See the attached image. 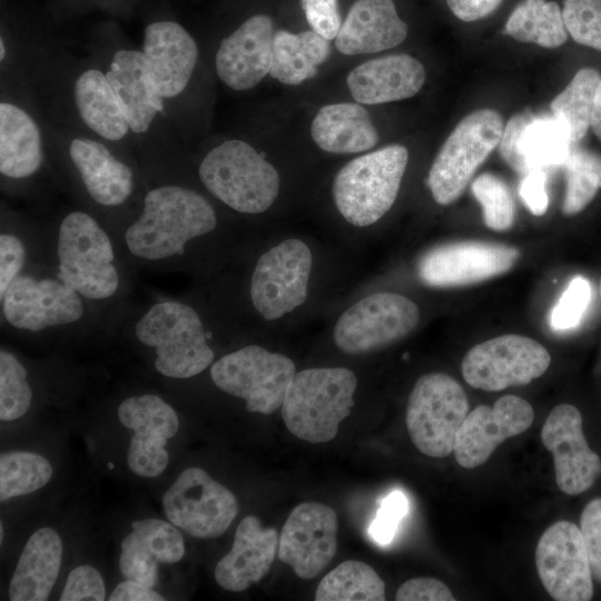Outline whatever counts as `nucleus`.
<instances>
[{
    "mask_svg": "<svg viewBox=\"0 0 601 601\" xmlns=\"http://www.w3.org/2000/svg\"><path fill=\"white\" fill-rule=\"evenodd\" d=\"M539 578L556 601H589L593 578L580 528L558 521L540 536L535 548Z\"/></svg>",
    "mask_w": 601,
    "mask_h": 601,
    "instance_id": "14",
    "label": "nucleus"
},
{
    "mask_svg": "<svg viewBox=\"0 0 601 601\" xmlns=\"http://www.w3.org/2000/svg\"><path fill=\"white\" fill-rule=\"evenodd\" d=\"M275 529H264L254 515L238 523L231 549L215 566V580L224 590L242 592L260 581L270 570L278 551Z\"/></svg>",
    "mask_w": 601,
    "mask_h": 601,
    "instance_id": "26",
    "label": "nucleus"
},
{
    "mask_svg": "<svg viewBox=\"0 0 601 601\" xmlns=\"http://www.w3.org/2000/svg\"><path fill=\"white\" fill-rule=\"evenodd\" d=\"M71 97L78 119L91 136L108 144L132 137L104 69H81L72 80Z\"/></svg>",
    "mask_w": 601,
    "mask_h": 601,
    "instance_id": "29",
    "label": "nucleus"
},
{
    "mask_svg": "<svg viewBox=\"0 0 601 601\" xmlns=\"http://www.w3.org/2000/svg\"><path fill=\"white\" fill-rule=\"evenodd\" d=\"M138 341L154 348L155 368L170 378H189L214 362L203 322L189 305L166 300L152 305L137 322Z\"/></svg>",
    "mask_w": 601,
    "mask_h": 601,
    "instance_id": "5",
    "label": "nucleus"
},
{
    "mask_svg": "<svg viewBox=\"0 0 601 601\" xmlns=\"http://www.w3.org/2000/svg\"><path fill=\"white\" fill-rule=\"evenodd\" d=\"M504 32L518 41L544 48L560 47L568 38L559 4L546 0L521 1L510 14Z\"/></svg>",
    "mask_w": 601,
    "mask_h": 601,
    "instance_id": "34",
    "label": "nucleus"
},
{
    "mask_svg": "<svg viewBox=\"0 0 601 601\" xmlns=\"http://www.w3.org/2000/svg\"><path fill=\"white\" fill-rule=\"evenodd\" d=\"M469 414L462 386L447 374L428 373L414 384L406 405V428L415 447L431 457L449 456Z\"/></svg>",
    "mask_w": 601,
    "mask_h": 601,
    "instance_id": "7",
    "label": "nucleus"
},
{
    "mask_svg": "<svg viewBox=\"0 0 601 601\" xmlns=\"http://www.w3.org/2000/svg\"><path fill=\"white\" fill-rule=\"evenodd\" d=\"M600 79L601 76L597 70L582 68L551 102L553 116L568 125L572 142L581 140L590 128Z\"/></svg>",
    "mask_w": 601,
    "mask_h": 601,
    "instance_id": "36",
    "label": "nucleus"
},
{
    "mask_svg": "<svg viewBox=\"0 0 601 601\" xmlns=\"http://www.w3.org/2000/svg\"><path fill=\"white\" fill-rule=\"evenodd\" d=\"M502 0H446L452 13L462 21H475L482 19L501 4Z\"/></svg>",
    "mask_w": 601,
    "mask_h": 601,
    "instance_id": "52",
    "label": "nucleus"
},
{
    "mask_svg": "<svg viewBox=\"0 0 601 601\" xmlns=\"http://www.w3.org/2000/svg\"><path fill=\"white\" fill-rule=\"evenodd\" d=\"M591 285L583 276L571 279L550 314V325L563 332L577 327L591 300Z\"/></svg>",
    "mask_w": 601,
    "mask_h": 601,
    "instance_id": "43",
    "label": "nucleus"
},
{
    "mask_svg": "<svg viewBox=\"0 0 601 601\" xmlns=\"http://www.w3.org/2000/svg\"><path fill=\"white\" fill-rule=\"evenodd\" d=\"M519 258L512 246L487 242H459L427 250L418 260L420 279L432 287L479 283L510 270Z\"/></svg>",
    "mask_w": 601,
    "mask_h": 601,
    "instance_id": "16",
    "label": "nucleus"
},
{
    "mask_svg": "<svg viewBox=\"0 0 601 601\" xmlns=\"http://www.w3.org/2000/svg\"><path fill=\"white\" fill-rule=\"evenodd\" d=\"M397 601H454L451 590L434 578H414L404 582L396 591Z\"/></svg>",
    "mask_w": 601,
    "mask_h": 601,
    "instance_id": "50",
    "label": "nucleus"
},
{
    "mask_svg": "<svg viewBox=\"0 0 601 601\" xmlns=\"http://www.w3.org/2000/svg\"><path fill=\"white\" fill-rule=\"evenodd\" d=\"M106 599V587L100 572L89 565L81 564L72 569L65 582L60 601H102Z\"/></svg>",
    "mask_w": 601,
    "mask_h": 601,
    "instance_id": "46",
    "label": "nucleus"
},
{
    "mask_svg": "<svg viewBox=\"0 0 601 601\" xmlns=\"http://www.w3.org/2000/svg\"><path fill=\"white\" fill-rule=\"evenodd\" d=\"M43 137L39 122L20 104L0 102V173L9 179L33 176L43 162Z\"/></svg>",
    "mask_w": 601,
    "mask_h": 601,
    "instance_id": "31",
    "label": "nucleus"
},
{
    "mask_svg": "<svg viewBox=\"0 0 601 601\" xmlns=\"http://www.w3.org/2000/svg\"><path fill=\"white\" fill-rule=\"evenodd\" d=\"M63 544L49 526L35 531L24 544L9 583L11 601L48 600L59 575Z\"/></svg>",
    "mask_w": 601,
    "mask_h": 601,
    "instance_id": "30",
    "label": "nucleus"
},
{
    "mask_svg": "<svg viewBox=\"0 0 601 601\" xmlns=\"http://www.w3.org/2000/svg\"><path fill=\"white\" fill-rule=\"evenodd\" d=\"M127 118L132 137L148 138L167 115L164 98L157 91L144 52L119 48L104 69Z\"/></svg>",
    "mask_w": 601,
    "mask_h": 601,
    "instance_id": "22",
    "label": "nucleus"
},
{
    "mask_svg": "<svg viewBox=\"0 0 601 601\" xmlns=\"http://www.w3.org/2000/svg\"><path fill=\"white\" fill-rule=\"evenodd\" d=\"M520 196L533 215L545 214L549 206L545 171L536 169L524 175L520 186Z\"/></svg>",
    "mask_w": 601,
    "mask_h": 601,
    "instance_id": "51",
    "label": "nucleus"
},
{
    "mask_svg": "<svg viewBox=\"0 0 601 601\" xmlns=\"http://www.w3.org/2000/svg\"><path fill=\"white\" fill-rule=\"evenodd\" d=\"M120 423L132 432L127 451L129 470L141 477H157L169 463L166 445L179 430L173 406L155 394L127 397L117 410Z\"/></svg>",
    "mask_w": 601,
    "mask_h": 601,
    "instance_id": "15",
    "label": "nucleus"
},
{
    "mask_svg": "<svg viewBox=\"0 0 601 601\" xmlns=\"http://www.w3.org/2000/svg\"><path fill=\"white\" fill-rule=\"evenodd\" d=\"M131 532L159 563L174 564L185 555V541L171 522L147 518L131 522Z\"/></svg>",
    "mask_w": 601,
    "mask_h": 601,
    "instance_id": "41",
    "label": "nucleus"
},
{
    "mask_svg": "<svg viewBox=\"0 0 601 601\" xmlns=\"http://www.w3.org/2000/svg\"><path fill=\"white\" fill-rule=\"evenodd\" d=\"M26 259L23 243L13 234L0 235V296L2 297L12 283L20 275Z\"/></svg>",
    "mask_w": 601,
    "mask_h": 601,
    "instance_id": "49",
    "label": "nucleus"
},
{
    "mask_svg": "<svg viewBox=\"0 0 601 601\" xmlns=\"http://www.w3.org/2000/svg\"><path fill=\"white\" fill-rule=\"evenodd\" d=\"M355 374L345 367H313L296 372L282 405L287 430L309 443L333 440L354 406Z\"/></svg>",
    "mask_w": 601,
    "mask_h": 601,
    "instance_id": "2",
    "label": "nucleus"
},
{
    "mask_svg": "<svg viewBox=\"0 0 601 601\" xmlns=\"http://www.w3.org/2000/svg\"><path fill=\"white\" fill-rule=\"evenodd\" d=\"M599 294H600V298H601V278H600V284H599Z\"/></svg>",
    "mask_w": 601,
    "mask_h": 601,
    "instance_id": "57",
    "label": "nucleus"
},
{
    "mask_svg": "<svg viewBox=\"0 0 601 601\" xmlns=\"http://www.w3.org/2000/svg\"><path fill=\"white\" fill-rule=\"evenodd\" d=\"M566 188L562 211L566 216L582 211L601 188V156L584 149H572L563 165Z\"/></svg>",
    "mask_w": 601,
    "mask_h": 601,
    "instance_id": "38",
    "label": "nucleus"
},
{
    "mask_svg": "<svg viewBox=\"0 0 601 601\" xmlns=\"http://www.w3.org/2000/svg\"><path fill=\"white\" fill-rule=\"evenodd\" d=\"M407 30L393 0H356L342 22L335 46L347 56L375 53L402 43Z\"/></svg>",
    "mask_w": 601,
    "mask_h": 601,
    "instance_id": "28",
    "label": "nucleus"
},
{
    "mask_svg": "<svg viewBox=\"0 0 601 601\" xmlns=\"http://www.w3.org/2000/svg\"><path fill=\"white\" fill-rule=\"evenodd\" d=\"M418 321L420 309L410 298L377 292L364 296L338 317L333 339L346 354H364L404 338Z\"/></svg>",
    "mask_w": 601,
    "mask_h": 601,
    "instance_id": "10",
    "label": "nucleus"
},
{
    "mask_svg": "<svg viewBox=\"0 0 601 601\" xmlns=\"http://www.w3.org/2000/svg\"><path fill=\"white\" fill-rule=\"evenodd\" d=\"M7 58H8V48H7V45H6V41H4L3 37H1V39H0V60H1V65L3 63V61H6Z\"/></svg>",
    "mask_w": 601,
    "mask_h": 601,
    "instance_id": "55",
    "label": "nucleus"
},
{
    "mask_svg": "<svg viewBox=\"0 0 601 601\" xmlns=\"http://www.w3.org/2000/svg\"><path fill=\"white\" fill-rule=\"evenodd\" d=\"M109 601H162L165 598L152 588L138 581L126 579L118 583L108 598Z\"/></svg>",
    "mask_w": 601,
    "mask_h": 601,
    "instance_id": "53",
    "label": "nucleus"
},
{
    "mask_svg": "<svg viewBox=\"0 0 601 601\" xmlns=\"http://www.w3.org/2000/svg\"><path fill=\"white\" fill-rule=\"evenodd\" d=\"M329 40L313 30L275 32L269 76L285 85H299L317 73L329 56Z\"/></svg>",
    "mask_w": 601,
    "mask_h": 601,
    "instance_id": "33",
    "label": "nucleus"
},
{
    "mask_svg": "<svg viewBox=\"0 0 601 601\" xmlns=\"http://www.w3.org/2000/svg\"><path fill=\"white\" fill-rule=\"evenodd\" d=\"M161 503L169 522L198 539L221 535L238 514L231 491L196 466L179 473Z\"/></svg>",
    "mask_w": 601,
    "mask_h": 601,
    "instance_id": "11",
    "label": "nucleus"
},
{
    "mask_svg": "<svg viewBox=\"0 0 601 601\" xmlns=\"http://www.w3.org/2000/svg\"><path fill=\"white\" fill-rule=\"evenodd\" d=\"M312 265V252L298 238H287L266 250L250 279V299L257 313L275 321L302 306L308 295Z\"/></svg>",
    "mask_w": 601,
    "mask_h": 601,
    "instance_id": "12",
    "label": "nucleus"
},
{
    "mask_svg": "<svg viewBox=\"0 0 601 601\" xmlns=\"http://www.w3.org/2000/svg\"><path fill=\"white\" fill-rule=\"evenodd\" d=\"M579 528L587 549L592 578L601 583V497L593 499L584 506Z\"/></svg>",
    "mask_w": 601,
    "mask_h": 601,
    "instance_id": "47",
    "label": "nucleus"
},
{
    "mask_svg": "<svg viewBox=\"0 0 601 601\" xmlns=\"http://www.w3.org/2000/svg\"><path fill=\"white\" fill-rule=\"evenodd\" d=\"M141 51L154 85L167 106L189 86L198 62V46L181 24L161 20L145 28Z\"/></svg>",
    "mask_w": 601,
    "mask_h": 601,
    "instance_id": "24",
    "label": "nucleus"
},
{
    "mask_svg": "<svg viewBox=\"0 0 601 601\" xmlns=\"http://www.w3.org/2000/svg\"><path fill=\"white\" fill-rule=\"evenodd\" d=\"M346 82L357 102H392L416 95L425 82V69L410 55H391L358 65L351 70Z\"/></svg>",
    "mask_w": 601,
    "mask_h": 601,
    "instance_id": "27",
    "label": "nucleus"
},
{
    "mask_svg": "<svg viewBox=\"0 0 601 601\" xmlns=\"http://www.w3.org/2000/svg\"><path fill=\"white\" fill-rule=\"evenodd\" d=\"M32 390L28 373L10 352L0 351V418L10 422L22 417L30 408Z\"/></svg>",
    "mask_w": 601,
    "mask_h": 601,
    "instance_id": "39",
    "label": "nucleus"
},
{
    "mask_svg": "<svg viewBox=\"0 0 601 601\" xmlns=\"http://www.w3.org/2000/svg\"><path fill=\"white\" fill-rule=\"evenodd\" d=\"M158 563L132 532L124 538L118 564L125 579L154 588L158 581Z\"/></svg>",
    "mask_w": 601,
    "mask_h": 601,
    "instance_id": "44",
    "label": "nucleus"
},
{
    "mask_svg": "<svg viewBox=\"0 0 601 601\" xmlns=\"http://www.w3.org/2000/svg\"><path fill=\"white\" fill-rule=\"evenodd\" d=\"M53 474L50 461L29 451H12L0 455V500L33 493L47 485Z\"/></svg>",
    "mask_w": 601,
    "mask_h": 601,
    "instance_id": "37",
    "label": "nucleus"
},
{
    "mask_svg": "<svg viewBox=\"0 0 601 601\" xmlns=\"http://www.w3.org/2000/svg\"><path fill=\"white\" fill-rule=\"evenodd\" d=\"M311 135L321 149L333 154L362 152L380 139L366 109L352 102L322 107L312 121Z\"/></svg>",
    "mask_w": 601,
    "mask_h": 601,
    "instance_id": "32",
    "label": "nucleus"
},
{
    "mask_svg": "<svg viewBox=\"0 0 601 601\" xmlns=\"http://www.w3.org/2000/svg\"><path fill=\"white\" fill-rule=\"evenodd\" d=\"M551 363L548 349L526 336L508 334L473 346L461 365L465 382L477 390L502 391L526 385Z\"/></svg>",
    "mask_w": 601,
    "mask_h": 601,
    "instance_id": "13",
    "label": "nucleus"
},
{
    "mask_svg": "<svg viewBox=\"0 0 601 601\" xmlns=\"http://www.w3.org/2000/svg\"><path fill=\"white\" fill-rule=\"evenodd\" d=\"M337 529V515L331 506L318 502L298 504L282 529L278 559L300 579L317 577L336 553Z\"/></svg>",
    "mask_w": 601,
    "mask_h": 601,
    "instance_id": "17",
    "label": "nucleus"
},
{
    "mask_svg": "<svg viewBox=\"0 0 601 601\" xmlns=\"http://www.w3.org/2000/svg\"><path fill=\"white\" fill-rule=\"evenodd\" d=\"M568 125L554 116H512L503 128L499 150L511 168L522 175L560 167L572 148Z\"/></svg>",
    "mask_w": 601,
    "mask_h": 601,
    "instance_id": "21",
    "label": "nucleus"
},
{
    "mask_svg": "<svg viewBox=\"0 0 601 601\" xmlns=\"http://www.w3.org/2000/svg\"><path fill=\"white\" fill-rule=\"evenodd\" d=\"M295 374L290 358L258 345L226 354L210 367L211 380L219 390L244 400L248 412L266 415L282 407Z\"/></svg>",
    "mask_w": 601,
    "mask_h": 601,
    "instance_id": "9",
    "label": "nucleus"
},
{
    "mask_svg": "<svg viewBox=\"0 0 601 601\" xmlns=\"http://www.w3.org/2000/svg\"><path fill=\"white\" fill-rule=\"evenodd\" d=\"M300 6L313 31L327 40L336 38L342 26L337 0H300Z\"/></svg>",
    "mask_w": 601,
    "mask_h": 601,
    "instance_id": "48",
    "label": "nucleus"
},
{
    "mask_svg": "<svg viewBox=\"0 0 601 601\" xmlns=\"http://www.w3.org/2000/svg\"><path fill=\"white\" fill-rule=\"evenodd\" d=\"M0 538H1V542L3 540V525L1 523V526H0Z\"/></svg>",
    "mask_w": 601,
    "mask_h": 601,
    "instance_id": "56",
    "label": "nucleus"
},
{
    "mask_svg": "<svg viewBox=\"0 0 601 601\" xmlns=\"http://www.w3.org/2000/svg\"><path fill=\"white\" fill-rule=\"evenodd\" d=\"M58 278L90 299L112 296L119 286L114 248L107 233L89 214L75 210L58 229Z\"/></svg>",
    "mask_w": 601,
    "mask_h": 601,
    "instance_id": "6",
    "label": "nucleus"
},
{
    "mask_svg": "<svg viewBox=\"0 0 601 601\" xmlns=\"http://www.w3.org/2000/svg\"><path fill=\"white\" fill-rule=\"evenodd\" d=\"M590 127L592 128L597 138L601 141V79L594 96Z\"/></svg>",
    "mask_w": 601,
    "mask_h": 601,
    "instance_id": "54",
    "label": "nucleus"
},
{
    "mask_svg": "<svg viewBox=\"0 0 601 601\" xmlns=\"http://www.w3.org/2000/svg\"><path fill=\"white\" fill-rule=\"evenodd\" d=\"M541 441L552 453L561 492L578 495L593 485L601 473V459L585 440L582 416L575 406H554L542 426Z\"/></svg>",
    "mask_w": 601,
    "mask_h": 601,
    "instance_id": "19",
    "label": "nucleus"
},
{
    "mask_svg": "<svg viewBox=\"0 0 601 601\" xmlns=\"http://www.w3.org/2000/svg\"><path fill=\"white\" fill-rule=\"evenodd\" d=\"M216 213L199 193L161 185L146 193L139 217L127 228L129 252L141 259L160 260L181 254L186 244L215 229Z\"/></svg>",
    "mask_w": 601,
    "mask_h": 601,
    "instance_id": "1",
    "label": "nucleus"
},
{
    "mask_svg": "<svg viewBox=\"0 0 601 601\" xmlns=\"http://www.w3.org/2000/svg\"><path fill=\"white\" fill-rule=\"evenodd\" d=\"M562 18L577 43L601 51V0H564Z\"/></svg>",
    "mask_w": 601,
    "mask_h": 601,
    "instance_id": "42",
    "label": "nucleus"
},
{
    "mask_svg": "<svg viewBox=\"0 0 601 601\" xmlns=\"http://www.w3.org/2000/svg\"><path fill=\"white\" fill-rule=\"evenodd\" d=\"M533 420L532 405L516 395H504L492 407L476 406L457 432L456 462L464 469L482 465L502 442L525 432Z\"/></svg>",
    "mask_w": 601,
    "mask_h": 601,
    "instance_id": "20",
    "label": "nucleus"
},
{
    "mask_svg": "<svg viewBox=\"0 0 601 601\" xmlns=\"http://www.w3.org/2000/svg\"><path fill=\"white\" fill-rule=\"evenodd\" d=\"M68 140V158L88 196L105 207L126 203L135 187L131 167L112 152L108 142L93 136L77 134Z\"/></svg>",
    "mask_w": 601,
    "mask_h": 601,
    "instance_id": "25",
    "label": "nucleus"
},
{
    "mask_svg": "<svg viewBox=\"0 0 601 601\" xmlns=\"http://www.w3.org/2000/svg\"><path fill=\"white\" fill-rule=\"evenodd\" d=\"M408 151L388 145L343 166L333 183V198L343 218L356 227L380 220L393 206L407 166Z\"/></svg>",
    "mask_w": 601,
    "mask_h": 601,
    "instance_id": "4",
    "label": "nucleus"
},
{
    "mask_svg": "<svg viewBox=\"0 0 601 601\" xmlns=\"http://www.w3.org/2000/svg\"><path fill=\"white\" fill-rule=\"evenodd\" d=\"M79 295L59 278L19 275L1 297L2 313L12 327L39 332L79 321L83 315Z\"/></svg>",
    "mask_w": 601,
    "mask_h": 601,
    "instance_id": "18",
    "label": "nucleus"
},
{
    "mask_svg": "<svg viewBox=\"0 0 601 601\" xmlns=\"http://www.w3.org/2000/svg\"><path fill=\"white\" fill-rule=\"evenodd\" d=\"M502 116L493 109H480L465 116L446 138L435 157L427 186L439 205L454 203L475 170L499 146Z\"/></svg>",
    "mask_w": 601,
    "mask_h": 601,
    "instance_id": "8",
    "label": "nucleus"
},
{
    "mask_svg": "<svg viewBox=\"0 0 601 601\" xmlns=\"http://www.w3.org/2000/svg\"><path fill=\"white\" fill-rule=\"evenodd\" d=\"M472 193L482 205L485 225L506 230L514 223V203L508 185L492 174H483L472 183Z\"/></svg>",
    "mask_w": 601,
    "mask_h": 601,
    "instance_id": "40",
    "label": "nucleus"
},
{
    "mask_svg": "<svg viewBox=\"0 0 601 601\" xmlns=\"http://www.w3.org/2000/svg\"><path fill=\"white\" fill-rule=\"evenodd\" d=\"M274 36L272 18L255 14L223 39L215 56L220 81L236 91L258 85L270 70Z\"/></svg>",
    "mask_w": 601,
    "mask_h": 601,
    "instance_id": "23",
    "label": "nucleus"
},
{
    "mask_svg": "<svg viewBox=\"0 0 601 601\" xmlns=\"http://www.w3.org/2000/svg\"><path fill=\"white\" fill-rule=\"evenodd\" d=\"M198 175L214 197L243 214L266 211L280 187L276 168L240 139H228L210 149L200 161Z\"/></svg>",
    "mask_w": 601,
    "mask_h": 601,
    "instance_id": "3",
    "label": "nucleus"
},
{
    "mask_svg": "<svg viewBox=\"0 0 601 601\" xmlns=\"http://www.w3.org/2000/svg\"><path fill=\"white\" fill-rule=\"evenodd\" d=\"M407 512L408 500L406 495L400 490L392 491L382 500L376 516L371 523V538L381 545L391 543L400 522Z\"/></svg>",
    "mask_w": 601,
    "mask_h": 601,
    "instance_id": "45",
    "label": "nucleus"
},
{
    "mask_svg": "<svg viewBox=\"0 0 601 601\" xmlns=\"http://www.w3.org/2000/svg\"><path fill=\"white\" fill-rule=\"evenodd\" d=\"M316 601H383L385 583L368 564L347 560L329 571L315 592Z\"/></svg>",
    "mask_w": 601,
    "mask_h": 601,
    "instance_id": "35",
    "label": "nucleus"
}]
</instances>
